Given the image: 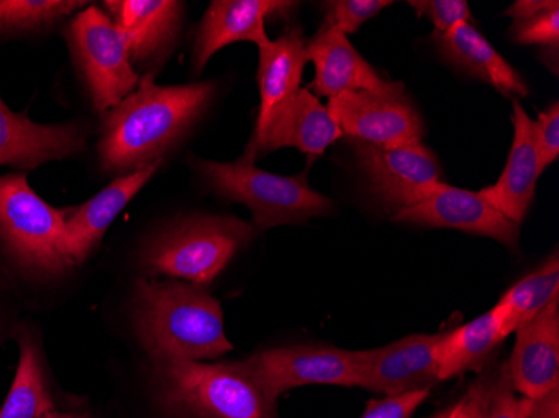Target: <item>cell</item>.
I'll list each match as a JSON object with an SVG mask.
<instances>
[{"label": "cell", "instance_id": "obj_1", "mask_svg": "<svg viewBox=\"0 0 559 418\" xmlns=\"http://www.w3.org/2000/svg\"><path fill=\"white\" fill-rule=\"evenodd\" d=\"M216 84L158 86L146 74L136 89L103 116L97 144L103 169L118 176L131 175L153 165L187 136L209 109Z\"/></svg>", "mask_w": 559, "mask_h": 418}, {"label": "cell", "instance_id": "obj_2", "mask_svg": "<svg viewBox=\"0 0 559 418\" xmlns=\"http://www.w3.org/2000/svg\"><path fill=\"white\" fill-rule=\"evenodd\" d=\"M134 332L153 358L205 361L234 350L219 301L178 279H141L133 301Z\"/></svg>", "mask_w": 559, "mask_h": 418}, {"label": "cell", "instance_id": "obj_3", "mask_svg": "<svg viewBox=\"0 0 559 418\" xmlns=\"http://www.w3.org/2000/svg\"><path fill=\"white\" fill-rule=\"evenodd\" d=\"M159 401L185 418H276L275 402L241 367L231 363L153 358Z\"/></svg>", "mask_w": 559, "mask_h": 418}, {"label": "cell", "instance_id": "obj_4", "mask_svg": "<svg viewBox=\"0 0 559 418\" xmlns=\"http://www.w3.org/2000/svg\"><path fill=\"white\" fill-rule=\"evenodd\" d=\"M191 165L216 194L250 210L255 231L298 225L334 210V201L310 188L307 171L273 175L257 168L255 162L245 156L234 163L193 158Z\"/></svg>", "mask_w": 559, "mask_h": 418}, {"label": "cell", "instance_id": "obj_5", "mask_svg": "<svg viewBox=\"0 0 559 418\" xmlns=\"http://www.w3.org/2000/svg\"><path fill=\"white\" fill-rule=\"evenodd\" d=\"M253 225L235 216H190L173 223L150 241L143 266L147 275L169 276L205 288L253 240Z\"/></svg>", "mask_w": 559, "mask_h": 418}, {"label": "cell", "instance_id": "obj_6", "mask_svg": "<svg viewBox=\"0 0 559 418\" xmlns=\"http://www.w3.org/2000/svg\"><path fill=\"white\" fill-rule=\"evenodd\" d=\"M68 207H55L31 188L24 172L0 176V241L27 272L59 275L71 268L64 251Z\"/></svg>", "mask_w": 559, "mask_h": 418}, {"label": "cell", "instance_id": "obj_7", "mask_svg": "<svg viewBox=\"0 0 559 418\" xmlns=\"http://www.w3.org/2000/svg\"><path fill=\"white\" fill-rule=\"evenodd\" d=\"M66 39L96 111H109L136 89L140 77L128 44L103 9L90 5L75 15Z\"/></svg>", "mask_w": 559, "mask_h": 418}, {"label": "cell", "instance_id": "obj_8", "mask_svg": "<svg viewBox=\"0 0 559 418\" xmlns=\"http://www.w3.org/2000/svg\"><path fill=\"white\" fill-rule=\"evenodd\" d=\"M326 108L352 141L384 147L423 143V119L402 83L344 93L329 99Z\"/></svg>", "mask_w": 559, "mask_h": 418}, {"label": "cell", "instance_id": "obj_9", "mask_svg": "<svg viewBox=\"0 0 559 418\" xmlns=\"http://www.w3.org/2000/svg\"><path fill=\"white\" fill-rule=\"evenodd\" d=\"M270 401L307 385L357 386L354 351L330 345L270 348L240 361Z\"/></svg>", "mask_w": 559, "mask_h": 418}, {"label": "cell", "instance_id": "obj_10", "mask_svg": "<svg viewBox=\"0 0 559 418\" xmlns=\"http://www.w3.org/2000/svg\"><path fill=\"white\" fill-rule=\"evenodd\" d=\"M352 143L370 193L394 213L419 203L442 184L438 158L423 143L395 147Z\"/></svg>", "mask_w": 559, "mask_h": 418}, {"label": "cell", "instance_id": "obj_11", "mask_svg": "<svg viewBox=\"0 0 559 418\" xmlns=\"http://www.w3.org/2000/svg\"><path fill=\"white\" fill-rule=\"evenodd\" d=\"M439 338L441 333H417L373 350L354 351L357 386L384 397L432 389L439 383Z\"/></svg>", "mask_w": 559, "mask_h": 418}, {"label": "cell", "instance_id": "obj_12", "mask_svg": "<svg viewBox=\"0 0 559 418\" xmlns=\"http://www.w3.org/2000/svg\"><path fill=\"white\" fill-rule=\"evenodd\" d=\"M344 136L322 100L309 87L276 104L265 122L253 131L243 156L255 162L263 154L295 147L307 156H322L326 147Z\"/></svg>", "mask_w": 559, "mask_h": 418}, {"label": "cell", "instance_id": "obj_13", "mask_svg": "<svg viewBox=\"0 0 559 418\" xmlns=\"http://www.w3.org/2000/svg\"><path fill=\"white\" fill-rule=\"evenodd\" d=\"M394 222L426 228H449L477 237L492 238L508 248H516L520 225L506 218L476 191L461 190L442 182L441 187L419 203L402 207Z\"/></svg>", "mask_w": 559, "mask_h": 418}, {"label": "cell", "instance_id": "obj_14", "mask_svg": "<svg viewBox=\"0 0 559 418\" xmlns=\"http://www.w3.org/2000/svg\"><path fill=\"white\" fill-rule=\"evenodd\" d=\"M297 5L290 0H215L194 37V69L201 71L219 49L230 44L245 40L260 47L269 43L266 22L288 17Z\"/></svg>", "mask_w": 559, "mask_h": 418}, {"label": "cell", "instance_id": "obj_15", "mask_svg": "<svg viewBox=\"0 0 559 418\" xmlns=\"http://www.w3.org/2000/svg\"><path fill=\"white\" fill-rule=\"evenodd\" d=\"M86 150L83 126L39 124L29 116L14 112L0 97V166L29 169L61 162Z\"/></svg>", "mask_w": 559, "mask_h": 418}, {"label": "cell", "instance_id": "obj_16", "mask_svg": "<svg viewBox=\"0 0 559 418\" xmlns=\"http://www.w3.org/2000/svg\"><path fill=\"white\" fill-rule=\"evenodd\" d=\"M510 363L511 386L521 397H543L559 389V297L518 329Z\"/></svg>", "mask_w": 559, "mask_h": 418}, {"label": "cell", "instance_id": "obj_17", "mask_svg": "<svg viewBox=\"0 0 559 418\" xmlns=\"http://www.w3.org/2000/svg\"><path fill=\"white\" fill-rule=\"evenodd\" d=\"M106 14L118 25L130 49L131 62L159 65L173 47L183 22L185 8L175 0H108Z\"/></svg>", "mask_w": 559, "mask_h": 418}, {"label": "cell", "instance_id": "obj_18", "mask_svg": "<svg viewBox=\"0 0 559 418\" xmlns=\"http://www.w3.org/2000/svg\"><path fill=\"white\" fill-rule=\"evenodd\" d=\"M159 166L118 176L105 190L80 206H69L64 223V251L72 265H80L96 250L119 213L143 190Z\"/></svg>", "mask_w": 559, "mask_h": 418}, {"label": "cell", "instance_id": "obj_19", "mask_svg": "<svg viewBox=\"0 0 559 418\" xmlns=\"http://www.w3.org/2000/svg\"><path fill=\"white\" fill-rule=\"evenodd\" d=\"M514 136L501 178L479 191L506 218L521 225L533 200L543 169L536 150L535 126L520 99L513 97Z\"/></svg>", "mask_w": 559, "mask_h": 418}, {"label": "cell", "instance_id": "obj_20", "mask_svg": "<svg viewBox=\"0 0 559 418\" xmlns=\"http://www.w3.org/2000/svg\"><path fill=\"white\" fill-rule=\"evenodd\" d=\"M309 62L316 65L310 93L317 97L341 96L354 91L380 89L384 80L352 46L348 36L335 29H322L307 39Z\"/></svg>", "mask_w": 559, "mask_h": 418}, {"label": "cell", "instance_id": "obj_21", "mask_svg": "<svg viewBox=\"0 0 559 418\" xmlns=\"http://www.w3.org/2000/svg\"><path fill=\"white\" fill-rule=\"evenodd\" d=\"M432 40L445 62L489 84L504 96L513 99L514 96L530 94L516 69L469 22L457 24L445 34H432Z\"/></svg>", "mask_w": 559, "mask_h": 418}, {"label": "cell", "instance_id": "obj_22", "mask_svg": "<svg viewBox=\"0 0 559 418\" xmlns=\"http://www.w3.org/2000/svg\"><path fill=\"white\" fill-rule=\"evenodd\" d=\"M259 55L257 81L260 87V112L255 129L265 122L276 104L300 89L305 65L309 64L307 37L300 27H292L276 39L260 46Z\"/></svg>", "mask_w": 559, "mask_h": 418}, {"label": "cell", "instance_id": "obj_23", "mask_svg": "<svg viewBox=\"0 0 559 418\" xmlns=\"http://www.w3.org/2000/svg\"><path fill=\"white\" fill-rule=\"evenodd\" d=\"M504 339L492 310L466 325L441 333L436 350L439 382L479 369Z\"/></svg>", "mask_w": 559, "mask_h": 418}, {"label": "cell", "instance_id": "obj_24", "mask_svg": "<svg viewBox=\"0 0 559 418\" xmlns=\"http://www.w3.org/2000/svg\"><path fill=\"white\" fill-rule=\"evenodd\" d=\"M558 297L559 256L555 251L538 270L514 283L492 308L502 335L508 338Z\"/></svg>", "mask_w": 559, "mask_h": 418}, {"label": "cell", "instance_id": "obj_25", "mask_svg": "<svg viewBox=\"0 0 559 418\" xmlns=\"http://www.w3.org/2000/svg\"><path fill=\"white\" fill-rule=\"evenodd\" d=\"M19 363L0 418H39L56 410L47 389L39 347L31 335L19 338Z\"/></svg>", "mask_w": 559, "mask_h": 418}, {"label": "cell", "instance_id": "obj_26", "mask_svg": "<svg viewBox=\"0 0 559 418\" xmlns=\"http://www.w3.org/2000/svg\"><path fill=\"white\" fill-rule=\"evenodd\" d=\"M81 5L78 0H0V36L46 29Z\"/></svg>", "mask_w": 559, "mask_h": 418}, {"label": "cell", "instance_id": "obj_27", "mask_svg": "<svg viewBox=\"0 0 559 418\" xmlns=\"http://www.w3.org/2000/svg\"><path fill=\"white\" fill-rule=\"evenodd\" d=\"M389 0H332L325 2V19L322 29H335L338 33L348 34L357 31L370 19L376 17L382 9L389 8Z\"/></svg>", "mask_w": 559, "mask_h": 418}, {"label": "cell", "instance_id": "obj_28", "mask_svg": "<svg viewBox=\"0 0 559 418\" xmlns=\"http://www.w3.org/2000/svg\"><path fill=\"white\" fill-rule=\"evenodd\" d=\"M511 36L523 46H543L558 49L559 46V2L552 0L551 5L531 17L513 21Z\"/></svg>", "mask_w": 559, "mask_h": 418}, {"label": "cell", "instance_id": "obj_29", "mask_svg": "<svg viewBox=\"0 0 559 418\" xmlns=\"http://www.w3.org/2000/svg\"><path fill=\"white\" fill-rule=\"evenodd\" d=\"M409 5L419 17L432 22L435 34L449 33L463 22L473 24V12L464 0H411Z\"/></svg>", "mask_w": 559, "mask_h": 418}, {"label": "cell", "instance_id": "obj_30", "mask_svg": "<svg viewBox=\"0 0 559 418\" xmlns=\"http://www.w3.org/2000/svg\"><path fill=\"white\" fill-rule=\"evenodd\" d=\"M527 415L530 398L521 397L514 392L506 365H502L492 382L485 418H527Z\"/></svg>", "mask_w": 559, "mask_h": 418}, {"label": "cell", "instance_id": "obj_31", "mask_svg": "<svg viewBox=\"0 0 559 418\" xmlns=\"http://www.w3.org/2000/svg\"><path fill=\"white\" fill-rule=\"evenodd\" d=\"M535 126L536 150H538L539 166L542 169L558 159L559 156V103L549 104L545 111L539 112Z\"/></svg>", "mask_w": 559, "mask_h": 418}, {"label": "cell", "instance_id": "obj_32", "mask_svg": "<svg viewBox=\"0 0 559 418\" xmlns=\"http://www.w3.org/2000/svg\"><path fill=\"white\" fill-rule=\"evenodd\" d=\"M430 390H419L411 394L382 397L367 404L360 418H413L417 408L427 401Z\"/></svg>", "mask_w": 559, "mask_h": 418}, {"label": "cell", "instance_id": "obj_33", "mask_svg": "<svg viewBox=\"0 0 559 418\" xmlns=\"http://www.w3.org/2000/svg\"><path fill=\"white\" fill-rule=\"evenodd\" d=\"M492 382H495V375H485L483 379H477L467 389L464 397L449 408L445 418H485Z\"/></svg>", "mask_w": 559, "mask_h": 418}, {"label": "cell", "instance_id": "obj_34", "mask_svg": "<svg viewBox=\"0 0 559 418\" xmlns=\"http://www.w3.org/2000/svg\"><path fill=\"white\" fill-rule=\"evenodd\" d=\"M527 418H559V389L551 390L535 401H530Z\"/></svg>", "mask_w": 559, "mask_h": 418}, {"label": "cell", "instance_id": "obj_35", "mask_svg": "<svg viewBox=\"0 0 559 418\" xmlns=\"http://www.w3.org/2000/svg\"><path fill=\"white\" fill-rule=\"evenodd\" d=\"M551 2L552 0H520L506 11V15H510L513 21H521V19L531 17V15L545 11L551 5Z\"/></svg>", "mask_w": 559, "mask_h": 418}, {"label": "cell", "instance_id": "obj_36", "mask_svg": "<svg viewBox=\"0 0 559 418\" xmlns=\"http://www.w3.org/2000/svg\"><path fill=\"white\" fill-rule=\"evenodd\" d=\"M39 418H84V417H75V415L71 414H59V411H49V414L43 415Z\"/></svg>", "mask_w": 559, "mask_h": 418}, {"label": "cell", "instance_id": "obj_37", "mask_svg": "<svg viewBox=\"0 0 559 418\" xmlns=\"http://www.w3.org/2000/svg\"><path fill=\"white\" fill-rule=\"evenodd\" d=\"M448 411H449V408H448V410L441 411V414L435 415V417H430V418H445V417H448Z\"/></svg>", "mask_w": 559, "mask_h": 418}]
</instances>
